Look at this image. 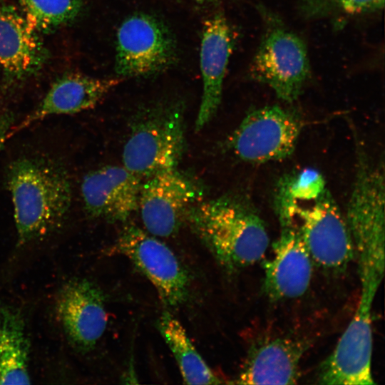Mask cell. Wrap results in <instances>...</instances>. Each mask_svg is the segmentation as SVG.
I'll list each match as a JSON object with an SVG mask.
<instances>
[{"label": "cell", "mask_w": 385, "mask_h": 385, "mask_svg": "<svg viewBox=\"0 0 385 385\" xmlns=\"http://www.w3.org/2000/svg\"><path fill=\"white\" fill-rule=\"evenodd\" d=\"M122 78H98L80 73H68L51 86L41 102L9 135L45 118L56 115H72L93 108Z\"/></svg>", "instance_id": "obj_17"}, {"label": "cell", "mask_w": 385, "mask_h": 385, "mask_svg": "<svg viewBox=\"0 0 385 385\" xmlns=\"http://www.w3.org/2000/svg\"><path fill=\"white\" fill-rule=\"evenodd\" d=\"M142 180L123 165H106L87 173L81 185L88 215L124 222L138 207Z\"/></svg>", "instance_id": "obj_13"}, {"label": "cell", "mask_w": 385, "mask_h": 385, "mask_svg": "<svg viewBox=\"0 0 385 385\" xmlns=\"http://www.w3.org/2000/svg\"><path fill=\"white\" fill-rule=\"evenodd\" d=\"M185 220L230 273L259 262L269 247L265 222L253 204L241 195L197 202L187 212Z\"/></svg>", "instance_id": "obj_1"}, {"label": "cell", "mask_w": 385, "mask_h": 385, "mask_svg": "<svg viewBox=\"0 0 385 385\" xmlns=\"http://www.w3.org/2000/svg\"><path fill=\"white\" fill-rule=\"evenodd\" d=\"M294 215L314 265L330 272L344 271L355 257L354 247L345 215L329 190L310 205H297Z\"/></svg>", "instance_id": "obj_7"}, {"label": "cell", "mask_w": 385, "mask_h": 385, "mask_svg": "<svg viewBox=\"0 0 385 385\" xmlns=\"http://www.w3.org/2000/svg\"><path fill=\"white\" fill-rule=\"evenodd\" d=\"M233 43L231 27L222 14H215L205 21L200 48L202 95L195 121L197 131L211 120L220 106Z\"/></svg>", "instance_id": "obj_14"}, {"label": "cell", "mask_w": 385, "mask_h": 385, "mask_svg": "<svg viewBox=\"0 0 385 385\" xmlns=\"http://www.w3.org/2000/svg\"><path fill=\"white\" fill-rule=\"evenodd\" d=\"M177 54L172 32L154 16L130 15L118 29L115 70L119 77H144L163 72L175 63Z\"/></svg>", "instance_id": "obj_5"}, {"label": "cell", "mask_w": 385, "mask_h": 385, "mask_svg": "<svg viewBox=\"0 0 385 385\" xmlns=\"http://www.w3.org/2000/svg\"><path fill=\"white\" fill-rule=\"evenodd\" d=\"M112 252L129 260L153 284L165 305L178 307L187 299L188 272L173 250L155 236L135 225L125 227Z\"/></svg>", "instance_id": "obj_8"}, {"label": "cell", "mask_w": 385, "mask_h": 385, "mask_svg": "<svg viewBox=\"0 0 385 385\" xmlns=\"http://www.w3.org/2000/svg\"><path fill=\"white\" fill-rule=\"evenodd\" d=\"M195 1L201 6H208L218 2L219 0H195Z\"/></svg>", "instance_id": "obj_24"}, {"label": "cell", "mask_w": 385, "mask_h": 385, "mask_svg": "<svg viewBox=\"0 0 385 385\" xmlns=\"http://www.w3.org/2000/svg\"><path fill=\"white\" fill-rule=\"evenodd\" d=\"M279 225L273 255L263 262L262 289L275 302L302 296L310 285L314 265L297 221Z\"/></svg>", "instance_id": "obj_11"}, {"label": "cell", "mask_w": 385, "mask_h": 385, "mask_svg": "<svg viewBox=\"0 0 385 385\" xmlns=\"http://www.w3.org/2000/svg\"><path fill=\"white\" fill-rule=\"evenodd\" d=\"M157 325L175 359L184 384L222 383L197 351L184 327L170 312L161 313Z\"/></svg>", "instance_id": "obj_19"}, {"label": "cell", "mask_w": 385, "mask_h": 385, "mask_svg": "<svg viewBox=\"0 0 385 385\" xmlns=\"http://www.w3.org/2000/svg\"><path fill=\"white\" fill-rule=\"evenodd\" d=\"M323 175L312 168L284 174L277 181L274 209L279 225L295 222L294 211L301 202H312L326 190Z\"/></svg>", "instance_id": "obj_20"}, {"label": "cell", "mask_w": 385, "mask_h": 385, "mask_svg": "<svg viewBox=\"0 0 385 385\" xmlns=\"http://www.w3.org/2000/svg\"><path fill=\"white\" fill-rule=\"evenodd\" d=\"M355 178L345 216L359 266L385 265L384 167L358 150Z\"/></svg>", "instance_id": "obj_4"}, {"label": "cell", "mask_w": 385, "mask_h": 385, "mask_svg": "<svg viewBox=\"0 0 385 385\" xmlns=\"http://www.w3.org/2000/svg\"><path fill=\"white\" fill-rule=\"evenodd\" d=\"M307 345L304 340L285 336L258 339L250 346L235 384H296Z\"/></svg>", "instance_id": "obj_15"}, {"label": "cell", "mask_w": 385, "mask_h": 385, "mask_svg": "<svg viewBox=\"0 0 385 385\" xmlns=\"http://www.w3.org/2000/svg\"><path fill=\"white\" fill-rule=\"evenodd\" d=\"M56 312L68 342L81 353L93 349L106 329L103 293L86 279H72L62 286Z\"/></svg>", "instance_id": "obj_12"}, {"label": "cell", "mask_w": 385, "mask_h": 385, "mask_svg": "<svg viewBox=\"0 0 385 385\" xmlns=\"http://www.w3.org/2000/svg\"><path fill=\"white\" fill-rule=\"evenodd\" d=\"M302 121L298 113L278 105L250 111L230 138L240 159L260 164L286 159L294 152Z\"/></svg>", "instance_id": "obj_6"}, {"label": "cell", "mask_w": 385, "mask_h": 385, "mask_svg": "<svg viewBox=\"0 0 385 385\" xmlns=\"http://www.w3.org/2000/svg\"><path fill=\"white\" fill-rule=\"evenodd\" d=\"M30 344L21 313L0 299V384H29Z\"/></svg>", "instance_id": "obj_18"}, {"label": "cell", "mask_w": 385, "mask_h": 385, "mask_svg": "<svg viewBox=\"0 0 385 385\" xmlns=\"http://www.w3.org/2000/svg\"><path fill=\"white\" fill-rule=\"evenodd\" d=\"M24 16L38 33L53 31L73 21L83 9V0H19Z\"/></svg>", "instance_id": "obj_21"}, {"label": "cell", "mask_w": 385, "mask_h": 385, "mask_svg": "<svg viewBox=\"0 0 385 385\" xmlns=\"http://www.w3.org/2000/svg\"><path fill=\"white\" fill-rule=\"evenodd\" d=\"M202 195L200 185L178 168L158 172L142 181L138 207L146 231L168 237L177 232L188 210Z\"/></svg>", "instance_id": "obj_10"}, {"label": "cell", "mask_w": 385, "mask_h": 385, "mask_svg": "<svg viewBox=\"0 0 385 385\" xmlns=\"http://www.w3.org/2000/svg\"><path fill=\"white\" fill-rule=\"evenodd\" d=\"M315 11H337L346 14L374 12L384 7V0H304Z\"/></svg>", "instance_id": "obj_22"}, {"label": "cell", "mask_w": 385, "mask_h": 385, "mask_svg": "<svg viewBox=\"0 0 385 385\" xmlns=\"http://www.w3.org/2000/svg\"><path fill=\"white\" fill-rule=\"evenodd\" d=\"M252 73L271 88L279 99L292 103L299 96L310 73L304 42L284 28L270 29L255 53Z\"/></svg>", "instance_id": "obj_9"}, {"label": "cell", "mask_w": 385, "mask_h": 385, "mask_svg": "<svg viewBox=\"0 0 385 385\" xmlns=\"http://www.w3.org/2000/svg\"><path fill=\"white\" fill-rule=\"evenodd\" d=\"M185 149L182 105L160 103L135 118L123 149V165L143 181L158 172L178 168Z\"/></svg>", "instance_id": "obj_3"}, {"label": "cell", "mask_w": 385, "mask_h": 385, "mask_svg": "<svg viewBox=\"0 0 385 385\" xmlns=\"http://www.w3.org/2000/svg\"><path fill=\"white\" fill-rule=\"evenodd\" d=\"M19 244L27 243L59 227L68 215L71 183L59 162L43 155L18 158L6 168Z\"/></svg>", "instance_id": "obj_2"}, {"label": "cell", "mask_w": 385, "mask_h": 385, "mask_svg": "<svg viewBox=\"0 0 385 385\" xmlns=\"http://www.w3.org/2000/svg\"><path fill=\"white\" fill-rule=\"evenodd\" d=\"M14 121V117L10 113H6L0 115V150L9 136Z\"/></svg>", "instance_id": "obj_23"}, {"label": "cell", "mask_w": 385, "mask_h": 385, "mask_svg": "<svg viewBox=\"0 0 385 385\" xmlns=\"http://www.w3.org/2000/svg\"><path fill=\"white\" fill-rule=\"evenodd\" d=\"M24 15L0 1V68L8 80H24L42 68L48 51Z\"/></svg>", "instance_id": "obj_16"}]
</instances>
